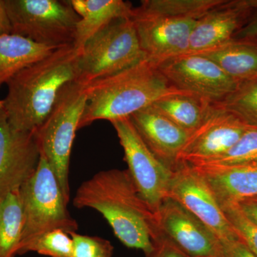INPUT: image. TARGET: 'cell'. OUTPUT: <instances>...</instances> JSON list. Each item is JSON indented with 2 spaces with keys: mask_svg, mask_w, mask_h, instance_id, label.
Wrapping results in <instances>:
<instances>
[{
  "mask_svg": "<svg viewBox=\"0 0 257 257\" xmlns=\"http://www.w3.org/2000/svg\"><path fill=\"white\" fill-rule=\"evenodd\" d=\"M77 209L99 211L113 232L128 248L150 257L160 236L153 212L144 201L127 170L101 171L79 186L73 199Z\"/></svg>",
  "mask_w": 257,
  "mask_h": 257,
  "instance_id": "6da1fadb",
  "label": "cell"
},
{
  "mask_svg": "<svg viewBox=\"0 0 257 257\" xmlns=\"http://www.w3.org/2000/svg\"><path fill=\"white\" fill-rule=\"evenodd\" d=\"M79 55L73 45L60 47L7 84L3 109L13 127L33 133L41 126L61 89L78 80Z\"/></svg>",
  "mask_w": 257,
  "mask_h": 257,
  "instance_id": "7a4b0ae2",
  "label": "cell"
},
{
  "mask_svg": "<svg viewBox=\"0 0 257 257\" xmlns=\"http://www.w3.org/2000/svg\"><path fill=\"white\" fill-rule=\"evenodd\" d=\"M148 60L89 84L87 105L79 130L97 120L127 119L160 98L182 92Z\"/></svg>",
  "mask_w": 257,
  "mask_h": 257,
  "instance_id": "3957f363",
  "label": "cell"
},
{
  "mask_svg": "<svg viewBox=\"0 0 257 257\" xmlns=\"http://www.w3.org/2000/svg\"><path fill=\"white\" fill-rule=\"evenodd\" d=\"M89 84L74 81L66 84L52 110L36 131L41 156L55 173L64 199L69 202V162L76 133L87 105Z\"/></svg>",
  "mask_w": 257,
  "mask_h": 257,
  "instance_id": "277c9868",
  "label": "cell"
},
{
  "mask_svg": "<svg viewBox=\"0 0 257 257\" xmlns=\"http://www.w3.org/2000/svg\"><path fill=\"white\" fill-rule=\"evenodd\" d=\"M18 192L24 216L20 245L52 230L60 229L70 233L78 229L55 173L43 157H40L36 170Z\"/></svg>",
  "mask_w": 257,
  "mask_h": 257,
  "instance_id": "5b68a950",
  "label": "cell"
},
{
  "mask_svg": "<svg viewBox=\"0 0 257 257\" xmlns=\"http://www.w3.org/2000/svg\"><path fill=\"white\" fill-rule=\"evenodd\" d=\"M147 60L130 17L116 19L85 44L79 59V82L89 84Z\"/></svg>",
  "mask_w": 257,
  "mask_h": 257,
  "instance_id": "8992f818",
  "label": "cell"
},
{
  "mask_svg": "<svg viewBox=\"0 0 257 257\" xmlns=\"http://www.w3.org/2000/svg\"><path fill=\"white\" fill-rule=\"evenodd\" d=\"M13 33L47 46L73 45L80 17L69 1L5 0Z\"/></svg>",
  "mask_w": 257,
  "mask_h": 257,
  "instance_id": "52a82bcc",
  "label": "cell"
},
{
  "mask_svg": "<svg viewBox=\"0 0 257 257\" xmlns=\"http://www.w3.org/2000/svg\"><path fill=\"white\" fill-rule=\"evenodd\" d=\"M111 124L124 150V161L134 183L144 201L155 214L169 199L173 170L152 153L130 118L113 121Z\"/></svg>",
  "mask_w": 257,
  "mask_h": 257,
  "instance_id": "ba28073f",
  "label": "cell"
},
{
  "mask_svg": "<svg viewBox=\"0 0 257 257\" xmlns=\"http://www.w3.org/2000/svg\"><path fill=\"white\" fill-rule=\"evenodd\" d=\"M157 68L171 85L212 104L224 100L239 83L231 79L216 63L195 53H185L162 61Z\"/></svg>",
  "mask_w": 257,
  "mask_h": 257,
  "instance_id": "9c48e42d",
  "label": "cell"
},
{
  "mask_svg": "<svg viewBox=\"0 0 257 257\" xmlns=\"http://www.w3.org/2000/svg\"><path fill=\"white\" fill-rule=\"evenodd\" d=\"M168 198L204 223L220 241L239 238L207 181L192 165L179 163L173 170Z\"/></svg>",
  "mask_w": 257,
  "mask_h": 257,
  "instance_id": "30bf717a",
  "label": "cell"
},
{
  "mask_svg": "<svg viewBox=\"0 0 257 257\" xmlns=\"http://www.w3.org/2000/svg\"><path fill=\"white\" fill-rule=\"evenodd\" d=\"M130 18L147 60L155 64L187 53L199 20L148 14L138 8H132Z\"/></svg>",
  "mask_w": 257,
  "mask_h": 257,
  "instance_id": "8fae6325",
  "label": "cell"
},
{
  "mask_svg": "<svg viewBox=\"0 0 257 257\" xmlns=\"http://www.w3.org/2000/svg\"><path fill=\"white\" fill-rule=\"evenodd\" d=\"M40 157L35 132L13 127L0 107V199L20 189L36 170Z\"/></svg>",
  "mask_w": 257,
  "mask_h": 257,
  "instance_id": "7c38bea8",
  "label": "cell"
},
{
  "mask_svg": "<svg viewBox=\"0 0 257 257\" xmlns=\"http://www.w3.org/2000/svg\"><path fill=\"white\" fill-rule=\"evenodd\" d=\"M160 236L188 257H224L220 240L204 223L172 199L155 213Z\"/></svg>",
  "mask_w": 257,
  "mask_h": 257,
  "instance_id": "4fadbf2b",
  "label": "cell"
},
{
  "mask_svg": "<svg viewBox=\"0 0 257 257\" xmlns=\"http://www.w3.org/2000/svg\"><path fill=\"white\" fill-rule=\"evenodd\" d=\"M251 127L214 104L202 124L189 135L179 154L178 164L194 165L220 156Z\"/></svg>",
  "mask_w": 257,
  "mask_h": 257,
  "instance_id": "5bb4252c",
  "label": "cell"
},
{
  "mask_svg": "<svg viewBox=\"0 0 257 257\" xmlns=\"http://www.w3.org/2000/svg\"><path fill=\"white\" fill-rule=\"evenodd\" d=\"M130 119L152 153L167 167L175 170L191 133L179 127L152 104L137 111Z\"/></svg>",
  "mask_w": 257,
  "mask_h": 257,
  "instance_id": "9a60e30c",
  "label": "cell"
},
{
  "mask_svg": "<svg viewBox=\"0 0 257 257\" xmlns=\"http://www.w3.org/2000/svg\"><path fill=\"white\" fill-rule=\"evenodd\" d=\"M251 13L242 0H225L198 20L191 35L187 53L210 50L229 42L246 23Z\"/></svg>",
  "mask_w": 257,
  "mask_h": 257,
  "instance_id": "2e32d148",
  "label": "cell"
},
{
  "mask_svg": "<svg viewBox=\"0 0 257 257\" xmlns=\"http://www.w3.org/2000/svg\"><path fill=\"white\" fill-rule=\"evenodd\" d=\"M192 166L207 181L221 207L257 198V162L230 167Z\"/></svg>",
  "mask_w": 257,
  "mask_h": 257,
  "instance_id": "e0dca14e",
  "label": "cell"
},
{
  "mask_svg": "<svg viewBox=\"0 0 257 257\" xmlns=\"http://www.w3.org/2000/svg\"><path fill=\"white\" fill-rule=\"evenodd\" d=\"M80 17L76 28L73 45L79 52L96 34L111 22L130 17L132 5L122 0H69Z\"/></svg>",
  "mask_w": 257,
  "mask_h": 257,
  "instance_id": "ac0fdd59",
  "label": "cell"
},
{
  "mask_svg": "<svg viewBox=\"0 0 257 257\" xmlns=\"http://www.w3.org/2000/svg\"><path fill=\"white\" fill-rule=\"evenodd\" d=\"M195 54L213 61L239 84L257 81V39L234 38Z\"/></svg>",
  "mask_w": 257,
  "mask_h": 257,
  "instance_id": "d6986e66",
  "label": "cell"
},
{
  "mask_svg": "<svg viewBox=\"0 0 257 257\" xmlns=\"http://www.w3.org/2000/svg\"><path fill=\"white\" fill-rule=\"evenodd\" d=\"M60 47L47 46L30 39L8 34L0 36V87L15 75Z\"/></svg>",
  "mask_w": 257,
  "mask_h": 257,
  "instance_id": "ffe728a7",
  "label": "cell"
},
{
  "mask_svg": "<svg viewBox=\"0 0 257 257\" xmlns=\"http://www.w3.org/2000/svg\"><path fill=\"white\" fill-rule=\"evenodd\" d=\"M213 104L191 93L182 92L160 98L152 105L179 127L192 133L202 124Z\"/></svg>",
  "mask_w": 257,
  "mask_h": 257,
  "instance_id": "44dd1931",
  "label": "cell"
},
{
  "mask_svg": "<svg viewBox=\"0 0 257 257\" xmlns=\"http://www.w3.org/2000/svg\"><path fill=\"white\" fill-rule=\"evenodd\" d=\"M23 226V206L17 191L0 199V257L18 255Z\"/></svg>",
  "mask_w": 257,
  "mask_h": 257,
  "instance_id": "7402d4cb",
  "label": "cell"
},
{
  "mask_svg": "<svg viewBox=\"0 0 257 257\" xmlns=\"http://www.w3.org/2000/svg\"><path fill=\"white\" fill-rule=\"evenodd\" d=\"M225 0H145L138 7L148 14L199 20Z\"/></svg>",
  "mask_w": 257,
  "mask_h": 257,
  "instance_id": "603a6c76",
  "label": "cell"
},
{
  "mask_svg": "<svg viewBox=\"0 0 257 257\" xmlns=\"http://www.w3.org/2000/svg\"><path fill=\"white\" fill-rule=\"evenodd\" d=\"M32 251L49 257H73V240L64 230H52L20 245L18 255Z\"/></svg>",
  "mask_w": 257,
  "mask_h": 257,
  "instance_id": "cb8c5ba5",
  "label": "cell"
},
{
  "mask_svg": "<svg viewBox=\"0 0 257 257\" xmlns=\"http://www.w3.org/2000/svg\"><path fill=\"white\" fill-rule=\"evenodd\" d=\"M215 104L248 126L257 128V81L241 83L234 92Z\"/></svg>",
  "mask_w": 257,
  "mask_h": 257,
  "instance_id": "d4e9b609",
  "label": "cell"
},
{
  "mask_svg": "<svg viewBox=\"0 0 257 257\" xmlns=\"http://www.w3.org/2000/svg\"><path fill=\"white\" fill-rule=\"evenodd\" d=\"M257 162V128L251 127L239 141L220 156L204 161L193 166L204 167H230Z\"/></svg>",
  "mask_w": 257,
  "mask_h": 257,
  "instance_id": "484cf974",
  "label": "cell"
},
{
  "mask_svg": "<svg viewBox=\"0 0 257 257\" xmlns=\"http://www.w3.org/2000/svg\"><path fill=\"white\" fill-rule=\"evenodd\" d=\"M238 236L257 256V226L243 214L238 204L221 207Z\"/></svg>",
  "mask_w": 257,
  "mask_h": 257,
  "instance_id": "4316f807",
  "label": "cell"
},
{
  "mask_svg": "<svg viewBox=\"0 0 257 257\" xmlns=\"http://www.w3.org/2000/svg\"><path fill=\"white\" fill-rule=\"evenodd\" d=\"M69 234L73 240V257H112L114 246L109 240L77 232Z\"/></svg>",
  "mask_w": 257,
  "mask_h": 257,
  "instance_id": "83f0119b",
  "label": "cell"
},
{
  "mask_svg": "<svg viewBox=\"0 0 257 257\" xmlns=\"http://www.w3.org/2000/svg\"><path fill=\"white\" fill-rule=\"evenodd\" d=\"M224 257H257L241 238L220 241Z\"/></svg>",
  "mask_w": 257,
  "mask_h": 257,
  "instance_id": "f1b7e54d",
  "label": "cell"
},
{
  "mask_svg": "<svg viewBox=\"0 0 257 257\" xmlns=\"http://www.w3.org/2000/svg\"><path fill=\"white\" fill-rule=\"evenodd\" d=\"M150 257H188L164 236L154 241V250Z\"/></svg>",
  "mask_w": 257,
  "mask_h": 257,
  "instance_id": "f546056e",
  "label": "cell"
},
{
  "mask_svg": "<svg viewBox=\"0 0 257 257\" xmlns=\"http://www.w3.org/2000/svg\"><path fill=\"white\" fill-rule=\"evenodd\" d=\"M234 38L257 39V10L252 11L246 23L236 34Z\"/></svg>",
  "mask_w": 257,
  "mask_h": 257,
  "instance_id": "4dcf8cb0",
  "label": "cell"
},
{
  "mask_svg": "<svg viewBox=\"0 0 257 257\" xmlns=\"http://www.w3.org/2000/svg\"><path fill=\"white\" fill-rule=\"evenodd\" d=\"M12 33L13 28L5 6V0H0V36Z\"/></svg>",
  "mask_w": 257,
  "mask_h": 257,
  "instance_id": "1f68e13d",
  "label": "cell"
},
{
  "mask_svg": "<svg viewBox=\"0 0 257 257\" xmlns=\"http://www.w3.org/2000/svg\"><path fill=\"white\" fill-rule=\"evenodd\" d=\"M240 209L248 219L257 226V204L251 200H245L237 203Z\"/></svg>",
  "mask_w": 257,
  "mask_h": 257,
  "instance_id": "d6a6232c",
  "label": "cell"
},
{
  "mask_svg": "<svg viewBox=\"0 0 257 257\" xmlns=\"http://www.w3.org/2000/svg\"><path fill=\"white\" fill-rule=\"evenodd\" d=\"M243 5L251 11L257 10V0H242Z\"/></svg>",
  "mask_w": 257,
  "mask_h": 257,
  "instance_id": "836d02e7",
  "label": "cell"
},
{
  "mask_svg": "<svg viewBox=\"0 0 257 257\" xmlns=\"http://www.w3.org/2000/svg\"><path fill=\"white\" fill-rule=\"evenodd\" d=\"M248 200L252 201V202L256 203V204H257V198H254V199H248Z\"/></svg>",
  "mask_w": 257,
  "mask_h": 257,
  "instance_id": "e575fe53",
  "label": "cell"
},
{
  "mask_svg": "<svg viewBox=\"0 0 257 257\" xmlns=\"http://www.w3.org/2000/svg\"><path fill=\"white\" fill-rule=\"evenodd\" d=\"M0 107H3V100H0Z\"/></svg>",
  "mask_w": 257,
  "mask_h": 257,
  "instance_id": "d590c367",
  "label": "cell"
}]
</instances>
